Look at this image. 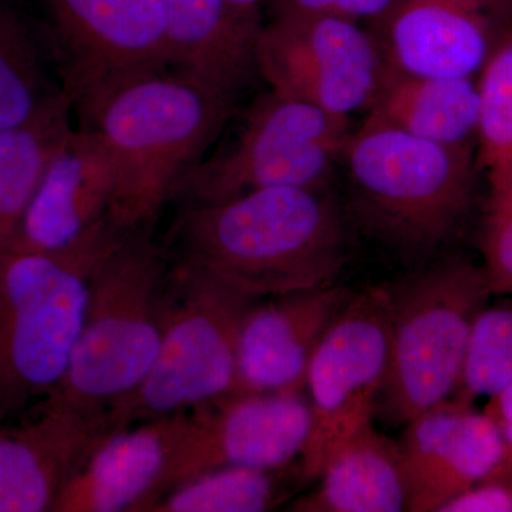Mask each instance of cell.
Instances as JSON below:
<instances>
[{
    "instance_id": "cell-9",
    "label": "cell",
    "mask_w": 512,
    "mask_h": 512,
    "mask_svg": "<svg viewBox=\"0 0 512 512\" xmlns=\"http://www.w3.org/2000/svg\"><path fill=\"white\" fill-rule=\"evenodd\" d=\"M392 292L376 286L352 298L313 352L305 390L312 427L301 456V481L318 480L332 454L372 424L390 367Z\"/></svg>"
},
{
    "instance_id": "cell-29",
    "label": "cell",
    "mask_w": 512,
    "mask_h": 512,
    "mask_svg": "<svg viewBox=\"0 0 512 512\" xmlns=\"http://www.w3.org/2000/svg\"><path fill=\"white\" fill-rule=\"evenodd\" d=\"M36 45L35 36L18 10L0 2V62Z\"/></svg>"
},
{
    "instance_id": "cell-14",
    "label": "cell",
    "mask_w": 512,
    "mask_h": 512,
    "mask_svg": "<svg viewBox=\"0 0 512 512\" xmlns=\"http://www.w3.org/2000/svg\"><path fill=\"white\" fill-rule=\"evenodd\" d=\"M114 430L107 410L40 402L33 419L0 431V512L53 511L70 478Z\"/></svg>"
},
{
    "instance_id": "cell-28",
    "label": "cell",
    "mask_w": 512,
    "mask_h": 512,
    "mask_svg": "<svg viewBox=\"0 0 512 512\" xmlns=\"http://www.w3.org/2000/svg\"><path fill=\"white\" fill-rule=\"evenodd\" d=\"M439 512H512V485H474L447 501Z\"/></svg>"
},
{
    "instance_id": "cell-4",
    "label": "cell",
    "mask_w": 512,
    "mask_h": 512,
    "mask_svg": "<svg viewBox=\"0 0 512 512\" xmlns=\"http://www.w3.org/2000/svg\"><path fill=\"white\" fill-rule=\"evenodd\" d=\"M170 264L146 232H131L97 266L82 330L62 383L43 402L106 410L156 362Z\"/></svg>"
},
{
    "instance_id": "cell-15",
    "label": "cell",
    "mask_w": 512,
    "mask_h": 512,
    "mask_svg": "<svg viewBox=\"0 0 512 512\" xmlns=\"http://www.w3.org/2000/svg\"><path fill=\"white\" fill-rule=\"evenodd\" d=\"M350 298L332 284L255 302L239 330L231 394L305 392L313 352Z\"/></svg>"
},
{
    "instance_id": "cell-21",
    "label": "cell",
    "mask_w": 512,
    "mask_h": 512,
    "mask_svg": "<svg viewBox=\"0 0 512 512\" xmlns=\"http://www.w3.org/2000/svg\"><path fill=\"white\" fill-rule=\"evenodd\" d=\"M72 111L62 90L26 126L0 131V259L13 247L50 154L72 127Z\"/></svg>"
},
{
    "instance_id": "cell-6",
    "label": "cell",
    "mask_w": 512,
    "mask_h": 512,
    "mask_svg": "<svg viewBox=\"0 0 512 512\" xmlns=\"http://www.w3.org/2000/svg\"><path fill=\"white\" fill-rule=\"evenodd\" d=\"M255 302L201 269L171 265L156 362L134 392L107 407L114 429L190 412L231 394L239 330Z\"/></svg>"
},
{
    "instance_id": "cell-2",
    "label": "cell",
    "mask_w": 512,
    "mask_h": 512,
    "mask_svg": "<svg viewBox=\"0 0 512 512\" xmlns=\"http://www.w3.org/2000/svg\"><path fill=\"white\" fill-rule=\"evenodd\" d=\"M234 106L168 69L74 107L83 127L97 131L113 157L110 221L127 234L147 228L220 136Z\"/></svg>"
},
{
    "instance_id": "cell-8",
    "label": "cell",
    "mask_w": 512,
    "mask_h": 512,
    "mask_svg": "<svg viewBox=\"0 0 512 512\" xmlns=\"http://www.w3.org/2000/svg\"><path fill=\"white\" fill-rule=\"evenodd\" d=\"M349 136V119L271 90L252 104L228 146L184 175L174 197L195 205L262 188H328Z\"/></svg>"
},
{
    "instance_id": "cell-16",
    "label": "cell",
    "mask_w": 512,
    "mask_h": 512,
    "mask_svg": "<svg viewBox=\"0 0 512 512\" xmlns=\"http://www.w3.org/2000/svg\"><path fill=\"white\" fill-rule=\"evenodd\" d=\"M114 190L116 167L103 138L70 127L47 160L10 251L66 247L109 215Z\"/></svg>"
},
{
    "instance_id": "cell-31",
    "label": "cell",
    "mask_w": 512,
    "mask_h": 512,
    "mask_svg": "<svg viewBox=\"0 0 512 512\" xmlns=\"http://www.w3.org/2000/svg\"><path fill=\"white\" fill-rule=\"evenodd\" d=\"M229 2L237 6L238 9L244 10V12L259 13V6L265 0H229Z\"/></svg>"
},
{
    "instance_id": "cell-18",
    "label": "cell",
    "mask_w": 512,
    "mask_h": 512,
    "mask_svg": "<svg viewBox=\"0 0 512 512\" xmlns=\"http://www.w3.org/2000/svg\"><path fill=\"white\" fill-rule=\"evenodd\" d=\"M170 69L237 101L259 77V13L229 0H163Z\"/></svg>"
},
{
    "instance_id": "cell-5",
    "label": "cell",
    "mask_w": 512,
    "mask_h": 512,
    "mask_svg": "<svg viewBox=\"0 0 512 512\" xmlns=\"http://www.w3.org/2000/svg\"><path fill=\"white\" fill-rule=\"evenodd\" d=\"M363 227L407 252L436 248L470 207V148L431 143L366 119L342 156Z\"/></svg>"
},
{
    "instance_id": "cell-7",
    "label": "cell",
    "mask_w": 512,
    "mask_h": 512,
    "mask_svg": "<svg viewBox=\"0 0 512 512\" xmlns=\"http://www.w3.org/2000/svg\"><path fill=\"white\" fill-rule=\"evenodd\" d=\"M392 292L390 367L383 414L407 424L456 392L471 326L493 295L483 268L450 261L431 266Z\"/></svg>"
},
{
    "instance_id": "cell-19",
    "label": "cell",
    "mask_w": 512,
    "mask_h": 512,
    "mask_svg": "<svg viewBox=\"0 0 512 512\" xmlns=\"http://www.w3.org/2000/svg\"><path fill=\"white\" fill-rule=\"evenodd\" d=\"M313 493L289 508L298 512H399L409 493L399 444L367 424L329 458Z\"/></svg>"
},
{
    "instance_id": "cell-30",
    "label": "cell",
    "mask_w": 512,
    "mask_h": 512,
    "mask_svg": "<svg viewBox=\"0 0 512 512\" xmlns=\"http://www.w3.org/2000/svg\"><path fill=\"white\" fill-rule=\"evenodd\" d=\"M485 413L500 427L512 426V382L503 392L490 399Z\"/></svg>"
},
{
    "instance_id": "cell-25",
    "label": "cell",
    "mask_w": 512,
    "mask_h": 512,
    "mask_svg": "<svg viewBox=\"0 0 512 512\" xmlns=\"http://www.w3.org/2000/svg\"><path fill=\"white\" fill-rule=\"evenodd\" d=\"M512 382V303L484 306L471 326L460 379L450 400L471 407Z\"/></svg>"
},
{
    "instance_id": "cell-12",
    "label": "cell",
    "mask_w": 512,
    "mask_h": 512,
    "mask_svg": "<svg viewBox=\"0 0 512 512\" xmlns=\"http://www.w3.org/2000/svg\"><path fill=\"white\" fill-rule=\"evenodd\" d=\"M311 427V404L303 393L227 394L195 407L157 500L217 468L284 467L301 458Z\"/></svg>"
},
{
    "instance_id": "cell-17",
    "label": "cell",
    "mask_w": 512,
    "mask_h": 512,
    "mask_svg": "<svg viewBox=\"0 0 512 512\" xmlns=\"http://www.w3.org/2000/svg\"><path fill=\"white\" fill-rule=\"evenodd\" d=\"M190 426V412L114 430L63 488L53 512H147Z\"/></svg>"
},
{
    "instance_id": "cell-13",
    "label": "cell",
    "mask_w": 512,
    "mask_h": 512,
    "mask_svg": "<svg viewBox=\"0 0 512 512\" xmlns=\"http://www.w3.org/2000/svg\"><path fill=\"white\" fill-rule=\"evenodd\" d=\"M493 0H397L372 23L386 69L417 77L473 79L501 33Z\"/></svg>"
},
{
    "instance_id": "cell-27",
    "label": "cell",
    "mask_w": 512,
    "mask_h": 512,
    "mask_svg": "<svg viewBox=\"0 0 512 512\" xmlns=\"http://www.w3.org/2000/svg\"><path fill=\"white\" fill-rule=\"evenodd\" d=\"M275 18L319 16L372 25L393 8L397 0H271Z\"/></svg>"
},
{
    "instance_id": "cell-3",
    "label": "cell",
    "mask_w": 512,
    "mask_h": 512,
    "mask_svg": "<svg viewBox=\"0 0 512 512\" xmlns=\"http://www.w3.org/2000/svg\"><path fill=\"white\" fill-rule=\"evenodd\" d=\"M126 235L107 215L66 247L0 259V421L62 383L94 272Z\"/></svg>"
},
{
    "instance_id": "cell-1",
    "label": "cell",
    "mask_w": 512,
    "mask_h": 512,
    "mask_svg": "<svg viewBox=\"0 0 512 512\" xmlns=\"http://www.w3.org/2000/svg\"><path fill=\"white\" fill-rule=\"evenodd\" d=\"M326 190L262 188L190 205L175 224L177 261L252 301L335 284L343 228Z\"/></svg>"
},
{
    "instance_id": "cell-11",
    "label": "cell",
    "mask_w": 512,
    "mask_h": 512,
    "mask_svg": "<svg viewBox=\"0 0 512 512\" xmlns=\"http://www.w3.org/2000/svg\"><path fill=\"white\" fill-rule=\"evenodd\" d=\"M60 87L74 107L170 69L163 0H46Z\"/></svg>"
},
{
    "instance_id": "cell-10",
    "label": "cell",
    "mask_w": 512,
    "mask_h": 512,
    "mask_svg": "<svg viewBox=\"0 0 512 512\" xmlns=\"http://www.w3.org/2000/svg\"><path fill=\"white\" fill-rule=\"evenodd\" d=\"M258 70L272 92L350 119L372 106L386 64L375 36L360 23L286 16L262 29Z\"/></svg>"
},
{
    "instance_id": "cell-32",
    "label": "cell",
    "mask_w": 512,
    "mask_h": 512,
    "mask_svg": "<svg viewBox=\"0 0 512 512\" xmlns=\"http://www.w3.org/2000/svg\"><path fill=\"white\" fill-rule=\"evenodd\" d=\"M507 443V464H512V426L501 427Z\"/></svg>"
},
{
    "instance_id": "cell-23",
    "label": "cell",
    "mask_w": 512,
    "mask_h": 512,
    "mask_svg": "<svg viewBox=\"0 0 512 512\" xmlns=\"http://www.w3.org/2000/svg\"><path fill=\"white\" fill-rule=\"evenodd\" d=\"M272 471L225 467L171 488L147 512H261L275 504Z\"/></svg>"
},
{
    "instance_id": "cell-24",
    "label": "cell",
    "mask_w": 512,
    "mask_h": 512,
    "mask_svg": "<svg viewBox=\"0 0 512 512\" xmlns=\"http://www.w3.org/2000/svg\"><path fill=\"white\" fill-rule=\"evenodd\" d=\"M477 92L478 161L491 183L512 171V26L481 69Z\"/></svg>"
},
{
    "instance_id": "cell-20",
    "label": "cell",
    "mask_w": 512,
    "mask_h": 512,
    "mask_svg": "<svg viewBox=\"0 0 512 512\" xmlns=\"http://www.w3.org/2000/svg\"><path fill=\"white\" fill-rule=\"evenodd\" d=\"M367 119L431 143L468 147L477 138L478 92L473 79L406 76L386 69Z\"/></svg>"
},
{
    "instance_id": "cell-26",
    "label": "cell",
    "mask_w": 512,
    "mask_h": 512,
    "mask_svg": "<svg viewBox=\"0 0 512 512\" xmlns=\"http://www.w3.org/2000/svg\"><path fill=\"white\" fill-rule=\"evenodd\" d=\"M490 184L481 242L483 269L491 292L512 298V171Z\"/></svg>"
},
{
    "instance_id": "cell-22",
    "label": "cell",
    "mask_w": 512,
    "mask_h": 512,
    "mask_svg": "<svg viewBox=\"0 0 512 512\" xmlns=\"http://www.w3.org/2000/svg\"><path fill=\"white\" fill-rule=\"evenodd\" d=\"M507 466L503 430L487 413L466 409L429 481L407 511H439L447 501Z\"/></svg>"
}]
</instances>
